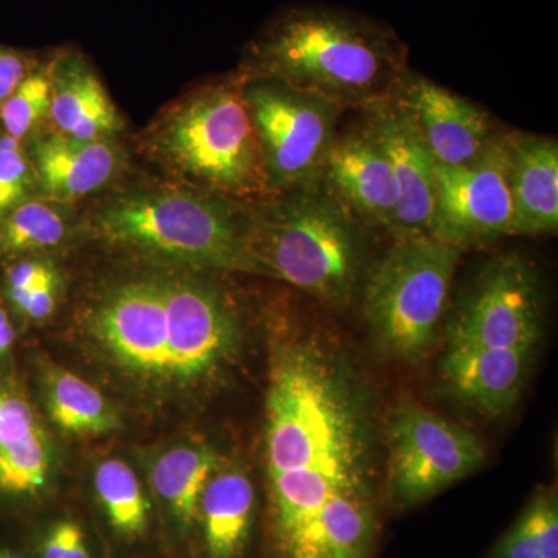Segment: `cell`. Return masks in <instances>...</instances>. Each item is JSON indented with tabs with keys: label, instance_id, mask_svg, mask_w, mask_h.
<instances>
[{
	"label": "cell",
	"instance_id": "1",
	"mask_svg": "<svg viewBox=\"0 0 558 558\" xmlns=\"http://www.w3.org/2000/svg\"><path fill=\"white\" fill-rule=\"evenodd\" d=\"M409 69V47L395 28L360 11L314 3L267 22L245 50L242 75L362 109L392 97Z\"/></svg>",
	"mask_w": 558,
	"mask_h": 558
},
{
	"label": "cell",
	"instance_id": "2",
	"mask_svg": "<svg viewBox=\"0 0 558 558\" xmlns=\"http://www.w3.org/2000/svg\"><path fill=\"white\" fill-rule=\"evenodd\" d=\"M325 344H282L267 392L269 475L299 472L337 480L368 476V439L354 381Z\"/></svg>",
	"mask_w": 558,
	"mask_h": 558
},
{
	"label": "cell",
	"instance_id": "3",
	"mask_svg": "<svg viewBox=\"0 0 558 558\" xmlns=\"http://www.w3.org/2000/svg\"><path fill=\"white\" fill-rule=\"evenodd\" d=\"M256 274L295 286L328 306L354 296L362 267L360 226L325 183L245 205Z\"/></svg>",
	"mask_w": 558,
	"mask_h": 558
},
{
	"label": "cell",
	"instance_id": "4",
	"mask_svg": "<svg viewBox=\"0 0 558 558\" xmlns=\"http://www.w3.org/2000/svg\"><path fill=\"white\" fill-rule=\"evenodd\" d=\"M150 146L194 189L248 205L270 196L241 78L211 84L157 121Z\"/></svg>",
	"mask_w": 558,
	"mask_h": 558
},
{
	"label": "cell",
	"instance_id": "5",
	"mask_svg": "<svg viewBox=\"0 0 558 558\" xmlns=\"http://www.w3.org/2000/svg\"><path fill=\"white\" fill-rule=\"evenodd\" d=\"M94 226L112 244L256 274L247 252L245 205L194 186L131 191L102 205Z\"/></svg>",
	"mask_w": 558,
	"mask_h": 558
},
{
	"label": "cell",
	"instance_id": "6",
	"mask_svg": "<svg viewBox=\"0 0 558 558\" xmlns=\"http://www.w3.org/2000/svg\"><path fill=\"white\" fill-rule=\"evenodd\" d=\"M461 253L429 234L396 238L363 284V315L388 357L416 363L436 339Z\"/></svg>",
	"mask_w": 558,
	"mask_h": 558
},
{
	"label": "cell",
	"instance_id": "7",
	"mask_svg": "<svg viewBox=\"0 0 558 558\" xmlns=\"http://www.w3.org/2000/svg\"><path fill=\"white\" fill-rule=\"evenodd\" d=\"M241 86L270 194L319 182L347 109L279 80L242 75Z\"/></svg>",
	"mask_w": 558,
	"mask_h": 558
},
{
	"label": "cell",
	"instance_id": "8",
	"mask_svg": "<svg viewBox=\"0 0 558 558\" xmlns=\"http://www.w3.org/2000/svg\"><path fill=\"white\" fill-rule=\"evenodd\" d=\"M388 497L414 508L468 478L486 458L475 433L402 399L388 424Z\"/></svg>",
	"mask_w": 558,
	"mask_h": 558
},
{
	"label": "cell",
	"instance_id": "9",
	"mask_svg": "<svg viewBox=\"0 0 558 558\" xmlns=\"http://www.w3.org/2000/svg\"><path fill=\"white\" fill-rule=\"evenodd\" d=\"M543 319V288L531 260L508 253L492 259L459 296L450 344L534 349Z\"/></svg>",
	"mask_w": 558,
	"mask_h": 558
},
{
	"label": "cell",
	"instance_id": "10",
	"mask_svg": "<svg viewBox=\"0 0 558 558\" xmlns=\"http://www.w3.org/2000/svg\"><path fill=\"white\" fill-rule=\"evenodd\" d=\"M512 223L506 132L473 163L458 168L435 163L429 236L462 252L513 236Z\"/></svg>",
	"mask_w": 558,
	"mask_h": 558
},
{
	"label": "cell",
	"instance_id": "11",
	"mask_svg": "<svg viewBox=\"0 0 558 558\" xmlns=\"http://www.w3.org/2000/svg\"><path fill=\"white\" fill-rule=\"evenodd\" d=\"M167 312L168 377L194 380L218 371L240 341L229 299L209 282L160 277Z\"/></svg>",
	"mask_w": 558,
	"mask_h": 558
},
{
	"label": "cell",
	"instance_id": "12",
	"mask_svg": "<svg viewBox=\"0 0 558 558\" xmlns=\"http://www.w3.org/2000/svg\"><path fill=\"white\" fill-rule=\"evenodd\" d=\"M392 98L440 167L473 163L501 134L486 109L409 69Z\"/></svg>",
	"mask_w": 558,
	"mask_h": 558
},
{
	"label": "cell",
	"instance_id": "13",
	"mask_svg": "<svg viewBox=\"0 0 558 558\" xmlns=\"http://www.w3.org/2000/svg\"><path fill=\"white\" fill-rule=\"evenodd\" d=\"M101 343L128 368L168 377L167 312L160 277L119 282L92 314Z\"/></svg>",
	"mask_w": 558,
	"mask_h": 558
},
{
	"label": "cell",
	"instance_id": "14",
	"mask_svg": "<svg viewBox=\"0 0 558 558\" xmlns=\"http://www.w3.org/2000/svg\"><path fill=\"white\" fill-rule=\"evenodd\" d=\"M322 182L360 227L395 236L398 191L387 157L362 120L339 130L323 168Z\"/></svg>",
	"mask_w": 558,
	"mask_h": 558
},
{
	"label": "cell",
	"instance_id": "15",
	"mask_svg": "<svg viewBox=\"0 0 558 558\" xmlns=\"http://www.w3.org/2000/svg\"><path fill=\"white\" fill-rule=\"evenodd\" d=\"M360 110V120L376 137L398 191L396 238L429 234L435 211V160L395 98Z\"/></svg>",
	"mask_w": 558,
	"mask_h": 558
},
{
	"label": "cell",
	"instance_id": "16",
	"mask_svg": "<svg viewBox=\"0 0 558 558\" xmlns=\"http://www.w3.org/2000/svg\"><path fill=\"white\" fill-rule=\"evenodd\" d=\"M27 154L44 196L57 202L83 199L109 185L123 167V150L110 138L80 142L60 132L31 140Z\"/></svg>",
	"mask_w": 558,
	"mask_h": 558
},
{
	"label": "cell",
	"instance_id": "17",
	"mask_svg": "<svg viewBox=\"0 0 558 558\" xmlns=\"http://www.w3.org/2000/svg\"><path fill=\"white\" fill-rule=\"evenodd\" d=\"M513 236L556 233L558 143L549 135L506 132Z\"/></svg>",
	"mask_w": 558,
	"mask_h": 558
},
{
	"label": "cell",
	"instance_id": "18",
	"mask_svg": "<svg viewBox=\"0 0 558 558\" xmlns=\"http://www.w3.org/2000/svg\"><path fill=\"white\" fill-rule=\"evenodd\" d=\"M532 351L449 344L442 359L444 380L462 402L487 416H499L519 400Z\"/></svg>",
	"mask_w": 558,
	"mask_h": 558
},
{
	"label": "cell",
	"instance_id": "19",
	"mask_svg": "<svg viewBox=\"0 0 558 558\" xmlns=\"http://www.w3.org/2000/svg\"><path fill=\"white\" fill-rule=\"evenodd\" d=\"M49 116L57 132L80 142L112 137L123 128L100 76L78 53H64L49 70Z\"/></svg>",
	"mask_w": 558,
	"mask_h": 558
},
{
	"label": "cell",
	"instance_id": "20",
	"mask_svg": "<svg viewBox=\"0 0 558 558\" xmlns=\"http://www.w3.org/2000/svg\"><path fill=\"white\" fill-rule=\"evenodd\" d=\"M256 494L242 472L216 473L201 498L196 527L205 558H244L255 523Z\"/></svg>",
	"mask_w": 558,
	"mask_h": 558
},
{
	"label": "cell",
	"instance_id": "21",
	"mask_svg": "<svg viewBox=\"0 0 558 558\" xmlns=\"http://www.w3.org/2000/svg\"><path fill=\"white\" fill-rule=\"evenodd\" d=\"M216 465L215 451L205 447H178L154 464L153 486L183 535L196 527L201 498Z\"/></svg>",
	"mask_w": 558,
	"mask_h": 558
},
{
	"label": "cell",
	"instance_id": "22",
	"mask_svg": "<svg viewBox=\"0 0 558 558\" xmlns=\"http://www.w3.org/2000/svg\"><path fill=\"white\" fill-rule=\"evenodd\" d=\"M95 490L106 523L117 538L134 543L148 534V498L130 465L116 458L101 462L95 473Z\"/></svg>",
	"mask_w": 558,
	"mask_h": 558
},
{
	"label": "cell",
	"instance_id": "23",
	"mask_svg": "<svg viewBox=\"0 0 558 558\" xmlns=\"http://www.w3.org/2000/svg\"><path fill=\"white\" fill-rule=\"evenodd\" d=\"M47 403L54 424L73 435H102L117 425L101 392L69 371L51 374Z\"/></svg>",
	"mask_w": 558,
	"mask_h": 558
},
{
	"label": "cell",
	"instance_id": "24",
	"mask_svg": "<svg viewBox=\"0 0 558 558\" xmlns=\"http://www.w3.org/2000/svg\"><path fill=\"white\" fill-rule=\"evenodd\" d=\"M64 209L50 201L31 199L0 218V255L20 258L57 247L68 236Z\"/></svg>",
	"mask_w": 558,
	"mask_h": 558
},
{
	"label": "cell",
	"instance_id": "25",
	"mask_svg": "<svg viewBox=\"0 0 558 558\" xmlns=\"http://www.w3.org/2000/svg\"><path fill=\"white\" fill-rule=\"evenodd\" d=\"M490 558H558V499L553 488L532 497Z\"/></svg>",
	"mask_w": 558,
	"mask_h": 558
},
{
	"label": "cell",
	"instance_id": "26",
	"mask_svg": "<svg viewBox=\"0 0 558 558\" xmlns=\"http://www.w3.org/2000/svg\"><path fill=\"white\" fill-rule=\"evenodd\" d=\"M50 453L43 428L9 449L0 450V499L38 497L49 480Z\"/></svg>",
	"mask_w": 558,
	"mask_h": 558
},
{
	"label": "cell",
	"instance_id": "27",
	"mask_svg": "<svg viewBox=\"0 0 558 558\" xmlns=\"http://www.w3.org/2000/svg\"><path fill=\"white\" fill-rule=\"evenodd\" d=\"M49 70H32L13 94L0 105V131L16 142L31 137L50 112Z\"/></svg>",
	"mask_w": 558,
	"mask_h": 558
},
{
	"label": "cell",
	"instance_id": "28",
	"mask_svg": "<svg viewBox=\"0 0 558 558\" xmlns=\"http://www.w3.org/2000/svg\"><path fill=\"white\" fill-rule=\"evenodd\" d=\"M36 190L38 180L24 143L0 131V218L33 199Z\"/></svg>",
	"mask_w": 558,
	"mask_h": 558
},
{
	"label": "cell",
	"instance_id": "29",
	"mask_svg": "<svg viewBox=\"0 0 558 558\" xmlns=\"http://www.w3.org/2000/svg\"><path fill=\"white\" fill-rule=\"evenodd\" d=\"M39 428L28 400L11 381L0 379V450L21 442Z\"/></svg>",
	"mask_w": 558,
	"mask_h": 558
},
{
	"label": "cell",
	"instance_id": "30",
	"mask_svg": "<svg viewBox=\"0 0 558 558\" xmlns=\"http://www.w3.org/2000/svg\"><path fill=\"white\" fill-rule=\"evenodd\" d=\"M38 558H94L89 538L78 521L60 519L47 524L36 539Z\"/></svg>",
	"mask_w": 558,
	"mask_h": 558
},
{
	"label": "cell",
	"instance_id": "31",
	"mask_svg": "<svg viewBox=\"0 0 558 558\" xmlns=\"http://www.w3.org/2000/svg\"><path fill=\"white\" fill-rule=\"evenodd\" d=\"M57 284V274L49 263L21 259L11 263L5 270L7 295L25 293L44 286Z\"/></svg>",
	"mask_w": 558,
	"mask_h": 558
},
{
	"label": "cell",
	"instance_id": "32",
	"mask_svg": "<svg viewBox=\"0 0 558 558\" xmlns=\"http://www.w3.org/2000/svg\"><path fill=\"white\" fill-rule=\"evenodd\" d=\"M7 299L11 306L25 318L40 322V319L50 317L57 306V284L44 286V288L25 293H11V295H7Z\"/></svg>",
	"mask_w": 558,
	"mask_h": 558
},
{
	"label": "cell",
	"instance_id": "33",
	"mask_svg": "<svg viewBox=\"0 0 558 558\" xmlns=\"http://www.w3.org/2000/svg\"><path fill=\"white\" fill-rule=\"evenodd\" d=\"M31 60L21 51L0 46V105L32 72Z\"/></svg>",
	"mask_w": 558,
	"mask_h": 558
},
{
	"label": "cell",
	"instance_id": "34",
	"mask_svg": "<svg viewBox=\"0 0 558 558\" xmlns=\"http://www.w3.org/2000/svg\"><path fill=\"white\" fill-rule=\"evenodd\" d=\"M14 340H16V330H14L13 323H11L9 312L0 307V357L9 354Z\"/></svg>",
	"mask_w": 558,
	"mask_h": 558
},
{
	"label": "cell",
	"instance_id": "35",
	"mask_svg": "<svg viewBox=\"0 0 558 558\" xmlns=\"http://www.w3.org/2000/svg\"><path fill=\"white\" fill-rule=\"evenodd\" d=\"M0 558H31L27 554L11 546H0Z\"/></svg>",
	"mask_w": 558,
	"mask_h": 558
}]
</instances>
